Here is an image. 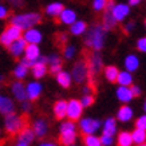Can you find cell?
Returning a JSON list of instances; mask_svg holds the SVG:
<instances>
[{"mask_svg": "<svg viewBox=\"0 0 146 146\" xmlns=\"http://www.w3.org/2000/svg\"><path fill=\"white\" fill-rule=\"evenodd\" d=\"M102 24H94L84 34V44L93 51H101L106 44L107 34Z\"/></svg>", "mask_w": 146, "mask_h": 146, "instance_id": "1", "label": "cell"}, {"mask_svg": "<svg viewBox=\"0 0 146 146\" xmlns=\"http://www.w3.org/2000/svg\"><path fill=\"white\" fill-rule=\"evenodd\" d=\"M42 22V15L38 12H26V13H19V15H13L9 19V24L22 28L23 31H26L28 28L35 27Z\"/></svg>", "mask_w": 146, "mask_h": 146, "instance_id": "2", "label": "cell"}, {"mask_svg": "<svg viewBox=\"0 0 146 146\" xmlns=\"http://www.w3.org/2000/svg\"><path fill=\"white\" fill-rule=\"evenodd\" d=\"M76 139V125L75 121H64L59 126V141L63 146L75 143Z\"/></svg>", "mask_w": 146, "mask_h": 146, "instance_id": "3", "label": "cell"}, {"mask_svg": "<svg viewBox=\"0 0 146 146\" xmlns=\"http://www.w3.org/2000/svg\"><path fill=\"white\" fill-rule=\"evenodd\" d=\"M4 130L8 134L13 135V134H19L23 129L26 127L24 125V119H23L22 115H18L16 113H12V114L4 115Z\"/></svg>", "mask_w": 146, "mask_h": 146, "instance_id": "4", "label": "cell"}, {"mask_svg": "<svg viewBox=\"0 0 146 146\" xmlns=\"http://www.w3.org/2000/svg\"><path fill=\"white\" fill-rule=\"evenodd\" d=\"M71 75H72V80H74L75 83H78V84L84 83V82L91 76L87 60L80 59V60L75 62V64H74L72 68H71Z\"/></svg>", "mask_w": 146, "mask_h": 146, "instance_id": "5", "label": "cell"}, {"mask_svg": "<svg viewBox=\"0 0 146 146\" xmlns=\"http://www.w3.org/2000/svg\"><path fill=\"white\" fill-rule=\"evenodd\" d=\"M23 32L24 31H23L22 28L13 26V24H9V26L5 27L4 30H3V32H1V35H0V43L8 48L15 40H18L19 38H22Z\"/></svg>", "mask_w": 146, "mask_h": 146, "instance_id": "6", "label": "cell"}, {"mask_svg": "<svg viewBox=\"0 0 146 146\" xmlns=\"http://www.w3.org/2000/svg\"><path fill=\"white\" fill-rule=\"evenodd\" d=\"M102 122L99 119L95 118H80L79 119V129L80 131L84 135H89V134H95L101 129Z\"/></svg>", "mask_w": 146, "mask_h": 146, "instance_id": "7", "label": "cell"}, {"mask_svg": "<svg viewBox=\"0 0 146 146\" xmlns=\"http://www.w3.org/2000/svg\"><path fill=\"white\" fill-rule=\"evenodd\" d=\"M83 105L79 99H70L67 106V118L71 121H79L83 114Z\"/></svg>", "mask_w": 146, "mask_h": 146, "instance_id": "8", "label": "cell"}, {"mask_svg": "<svg viewBox=\"0 0 146 146\" xmlns=\"http://www.w3.org/2000/svg\"><path fill=\"white\" fill-rule=\"evenodd\" d=\"M87 63H89L91 76H95L98 72H101V70L103 68V59L99 51H94L93 54H90V56L87 58Z\"/></svg>", "mask_w": 146, "mask_h": 146, "instance_id": "9", "label": "cell"}, {"mask_svg": "<svg viewBox=\"0 0 146 146\" xmlns=\"http://www.w3.org/2000/svg\"><path fill=\"white\" fill-rule=\"evenodd\" d=\"M11 94H12V97L15 98L16 101L20 102V103L28 99V95H27V86H24L19 79L11 83Z\"/></svg>", "mask_w": 146, "mask_h": 146, "instance_id": "10", "label": "cell"}, {"mask_svg": "<svg viewBox=\"0 0 146 146\" xmlns=\"http://www.w3.org/2000/svg\"><path fill=\"white\" fill-rule=\"evenodd\" d=\"M27 46H28L27 40L22 36V38H19L18 40H15L12 44L9 46L8 51H9V54H11L13 58H20L22 55H24V52H26Z\"/></svg>", "mask_w": 146, "mask_h": 146, "instance_id": "11", "label": "cell"}, {"mask_svg": "<svg viewBox=\"0 0 146 146\" xmlns=\"http://www.w3.org/2000/svg\"><path fill=\"white\" fill-rule=\"evenodd\" d=\"M32 129L38 138H44L48 133V122L43 117H38L32 122Z\"/></svg>", "mask_w": 146, "mask_h": 146, "instance_id": "12", "label": "cell"}, {"mask_svg": "<svg viewBox=\"0 0 146 146\" xmlns=\"http://www.w3.org/2000/svg\"><path fill=\"white\" fill-rule=\"evenodd\" d=\"M23 38L27 40L28 44H39L43 40V34H42L39 28L32 27V28H28V30L23 32Z\"/></svg>", "mask_w": 146, "mask_h": 146, "instance_id": "13", "label": "cell"}, {"mask_svg": "<svg viewBox=\"0 0 146 146\" xmlns=\"http://www.w3.org/2000/svg\"><path fill=\"white\" fill-rule=\"evenodd\" d=\"M111 12L114 15V18L119 22H125L130 15V5L125 4V3H118L114 5V8L111 9Z\"/></svg>", "mask_w": 146, "mask_h": 146, "instance_id": "14", "label": "cell"}, {"mask_svg": "<svg viewBox=\"0 0 146 146\" xmlns=\"http://www.w3.org/2000/svg\"><path fill=\"white\" fill-rule=\"evenodd\" d=\"M115 95H117V99L123 103V105H127L130 101H133L134 94L131 91V87L130 86H119L117 91H115Z\"/></svg>", "mask_w": 146, "mask_h": 146, "instance_id": "15", "label": "cell"}, {"mask_svg": "<svg viewBox=\"0 0 146 146\" xmlns=\"http://www.w3.org/2000/svg\"><path fill=\"white\" fill-rule=\"evenodd\" d=\"M42 91H43V86L38 80H32L27 83V95L30 101H36L42 95Z\"/></svg>", "mask_w": 146, "mask_h": 146, "instance_id": "16", "label": "cell"}, {"mask_svg": "<svg viewBox=\"0 0 146 146\" xmlns=\"http://www.w3.org/2000/svg\"><path fill=\"white\" fill-rule=\"evenodd\" d=\"M0 113L3 115H8L15 113V102L8 95H0Z\"/></svg>", "mask_w": 146, "mask_h": 146, "instance_id": "17", "label": "cell"}, {"mask_svg": "<svg viewBox=\"0 0 146 146\" xmlns=\"http://www.w3.org/2000/svg\"><path fill=\"white\" fill-rule=\"evenodd\" d=\"M47 58H48V70H50V72L54 74V75L59 74V72L62 71V59H60V56H59L58 54L52 52V54H50Z\"/></svg>", "mask_w": 146, "mask_h": 146, "instance_id": "18", "label": "cell"}, {"mask_svg": "<svg viewBox=\"0 0 146 146\" xmlns=\"http://www.w3.org/2000/svg\"><path fill=\"white\" fill-rule=\"evenodd\" d=\"M67 106H68V102L63 101V99H59L54 103L52 107V113L55 115L56 119H63V118H67Z\"/></svg>", "mask_w": 146, "mask_h": 146, "instance_id": "19", "label": "cell"}, {"mask_svg": "<svg viewBox=\"0 0 146 146\" xmlns=\"http://www.w3.org/2000/svg\"><path fill=\"white\" fill-rule=\"evenodd\" d=\"M63 9H64V7H63V4L60 1H52V3L46 5L44 13L47 16H50V18H59Z\"/></svg>", "mask_w": 146, "mask_h": 146, "instance_id": "20", "label": "cell"}, {"mask_svg": "<svg viewBox=\"0 0 146 146\" xmlns=\"http://www.w3.org/2000/svg\"><path fill=\"white\" fill-rule=\"evenodd\" d=\"M117 23L118 20L114 18V15L111 11H107L105 9V12H103V16H102V26L103 28L106 30V31H110V30H114L115 27H117Z\"/></svg>", "mask_w": 146, "mask_h": 146, "instance_id": "21", "label": "cell"}, {"mask_svg": "<svg viewBox=\"0 0 146 146\" xmlns=\"http://www.w3.org/2000/svg\"><path fill=\"white\" fill-rule=\"evenodd\" d=\"M78 19H76V12L72 8H64L59 16V22L62 24H66V26H71L74 24Z\"/></svg>", "mask_w": 146, "mask_h": 146, "instance_id": "22", "label": "cell"}, {"mask_svg": "<svg viewBox=\"0 0 146 146\" xmlns=\"http://www.w3.org/2000/svg\"><path fill=\"white\" fill-rule=\"evenodd\" d=\"M133 115H134V111L131 107L127 106V105H122L119 107V110L117 111V119L119 121V122L126 123V122L133 119Z\"/></svg>", "mask_w": 146, "mask_h": 146, "instance_id": "23", "label": "cell"}, {"mask_svg": "<svg viewBox=\"0 0 146 146\" xmlns=\"http://www.w3.org/2000/svg\"><path fill=\"white\" fill-rule=\"evenodd\" d=\"M123 64H125V68L130 72H134L139 68V58L135 55V54H129L126 55L123 60Z\"/></svg>", "mask_w": 146, "mask_h": 146, "instance_id": "24", "label": "cell"}, {"mask_svg": "<svg viewBox=\"0 0 146 146\" xmlns=\"http://www.w3.org/2000/svg\"><path fill=\"white\" fill-rule=\"evenodd\" d=\"M117 121L118 119H115L113 117L106 118L105 122H103V125H102V133L110 134V135H115L117 130H118V127H117Z\"/></svg>", "mask_w": 146, "mask_h": 146, "instance_id": "25", "label": "cell"}, {"mask_svg": "<svg viewBox=\"0 0 146 146\" xmlns=\"http://www.w3.org/2000/svg\"><path fill=\"white\" fill-rule=\"evenodd\" d=\"M87 30H89V28H87V23L84 22V20H76L74 24L70 26V32L74 36L84 35Z\"/></svg>", "mask_w": 146, "mask_h": 146, "instance_id": "26", "label": "cell"}, {"mask_svg": "<svg viewBox=\"0 0 146 146\" xmlns=\"http://www.w3.org/2000/svg\"><path fill=\"white\" fill-rule=\"evenodd\" d=\"M56 82L60 87L68 89L71 86V82H72V75H71V72H67V71L62 70L59 74H56Z\"/></svg>", "mask_w": 146, "mask_h": 146, "instance_id": "27", "label": "cell"}, {"mask_svg": "<svg viewBox=\"0 0 146 146\" xmlns=\"http://www.w3.org/2000/svg\"><path fill=\"white\" fill-rule=\"evenodd\" d=\"M35 137H36V134H35V131H34V129L32 127H24L22 131L18 134V141L26 142V143L30 145V143L35 139Z\"/></svg>", "mask_w": 146, "mask_h": 146, "instance_id": "28", "label": "cell"}, {"mask_svg": "<svg viewBox=\"0 0 146 146\" xmlns=\"http://www.w3.org/2000/svg\"><path fill=\"white\" fill-rule=\"evenodd\" d=\"M117 143H118V146H133V143H134L133 134L129 133V131H121V133H118Z\"/></svg>", "mask_w": 146, "mask_h": 146, "instance_id": "29", "label": "cell"}, {"mask_svg": "<svg viewBox=\"0 0 146 146\" xmlns=\"http://www.w3.org/2000/svg\"><path fill=\"white\" fill-rule=\"evenodd\" d=\"M40 48L39 44H28L26 48V52H24V58H27L28 60H35L40 56Z\"/></svg>", "mask_w": 146, "mask_h": 146, "instance_id": "30", "label": "cell"}, {"mask_svg": "<svg viewBox=\"0 0 146 146\" xmlns=\"http://www.w3.org/2000/svg\"><path fill=\"white\" fill-rule=\"evenodd\" d=\"M117 83L119 86H131L133 84V72H130L127 70L121 71L118 79H117Z\"/></svg>", "mask_w": 146, "mask_h": 146, "instance_id": "31", "label": "cell"}, {"mask_svg": "<svg viewBox=\"0 0 146 146\" xmlns=\"http://www.w3.org/2000/svg\"><path fill=\"white\" fill-rule=\"evenodd\" d=\"M12 75L16 78V79H19V80H22V79H24L27 75H28V67L27 66H24L22 62L20 63H18L16 66L13 67V70H12Z\"/></svg>", "mask_w": 146, "mask_h": 146, "instance_id": "32", "label": "cell"}, {"mask_svg": "<svg viewBox=\"0 0 146 146\" xmlns=\"http://www.w3.org/2000/svg\"><path fill=\"white\" fill-rule=\"evenodd\" d=\"M119 72H121V71L118 70L115 66H106V67H105V78H106L109 82H111V83L117 82Z\"/></svg>", "mask_w": 146, "mask_h": 146, "instance_id": "33", "label": "cell"}, {"mask_svg": "<svg viewBox=\"0 0 146 146\" xmlns=\"http://www.w3.org/2000/svg\"><path fill=\"white\" fill-rule=\"evenodd\" d=\"M31 72L35 79H42L47 74V64H36L31 68Z\"/></svg>", "mask_w": 146, "mask_h": 146, "instance_id": "34", "label": "cell"}, {"mask_svg": "<svg viewBox=\"0 0 146 146\" xmlns=\"http://www.w3.org/2000/svg\"><path fill=\"white\" fill-rule=\"evenodd\" d=\"M84 146H103L101 141V137H97L95 134H89V135H84L83 139Z\"/></svg>", "mask_w": 146, "mask_h": 146, "instance_id": "35", "label": "cell"}, {"mask_svg": "<svg viewBox=\"0 0 146 146\" xmlns=\"http://www.w3.org/2000/svg\"><path fill=\"white\" fill-rule=\"evenodd\" d=\"M131 134H133V139H134V143H135V145H139V143L146 142V130L135 127V130H134Z\"/></svg>", "mask_w": 146, "mask_h": 146, "instance_id": "36", "label": "cell"}, {"mask_svg": "<svg viewBox=\"0 0 146 146\" xmlns=\"http://www.w3.org/2000/svg\"><path fill=\"white\" fill-rule=\"evenodd\" d=\"M76 55V47L72 44H66L64 46V48H63V56H64V59H67V60H70V59H72V58Z\"/></svg>", "mask_w": 146, "mask_h": 146, "instance_id": "37", "label": "cell"}, {"mask_svg": "<svg viewBox=\"0 0 146 146\" xmlns=\"http://www.w3.org/2000/svg\"><path fill=\"white\" fill-rule=\"evenodd\" d=\"M107 3H109V0H93V9L94 11H97V12H102V11H105L107 7Z\"/></svg>", "mask_w": 146, "mask_h": 146, "instance_id": "38", "label": "cell"}, {"mask_svg": "<svg viewBox=\"0 0 146 146\" xmlns=\"http://www.w3.org/2000/svg\"><path fill=\"white\" fill-rule=\"evenodd\" d=\"M101 141H102V145H103V146H113V143H114L115 139H114V135H110V134L102 133Z\"/></svg>", "mask_w": 146, "mask_h": 146, "instance_id": "39", "label": "cell"}, {"mask_svg": "<svg viewBox=\"0 0 146 146\" xmlns=\"http://www.w3.org/2000/svg\"><path fill=\"white\" fill-rule=\"evenodd\" d=\"M80 102H82L83 107H90V106H91V105L94 103V95H93V94H87V95H83V97L80 98Z\"/></svg>", "mask_w": 146, "mask_h": 146, "instance_id": "40", "label": "cell"}, {"mask_svg": "<svg viewBox=\"0 0 146 146\" xmlns=\"http://www.w3.org/2000/svg\"><path fill=\"white\" fill-rule=\"evenodd\" d=\"M137 50L139 51V52H143L146 54V36H142V38H139V39L137 40Z\"/></svg>", "mask_w": 146, "mask_h": 146, "instance_id": "41", "label": "cell"}, {"mask_svg": "<svg viewBox=\"0 0 146 146\" xmlns=\"http://www.w3.org/2000/svg\"><path fill=\"white\" fill-rule=\"evenodd\" d=\"M135 127L146 130V113L141 117H138V119H135Z\"/></svg>", "mask_w": 146, "mask_h": 146, "instance_id": "42", "label": "cell"}, {"mask_svg": "<svg viewBox=\"0 0 146 146\" xmlns=\"http://www.w3.org/2000/svg\"><path fill=\"white\" fill-rule=\"evenodd\" d=\"M135 26H137V23L134 22V20L125 23V27H123V28H125V32H126V34H130V32H131L134 28H135Z\"/></svg>", "mask_w": 146, "mask_h": 146, "instance_id": "43", "label": "cell"}, {"mask_svg": "<svg viewBox=\"0 0 146 146\" xmlns=\"http://www.w3.org/2000/svg\"><path fill=\"white\" fill-rule=\"evenodd\" d=\"M22 110L24 111V113L31 111V102H30V99H27V101L22 102Z\"/></svg>", "mask_w": 146, "mask_h": 146, "instance_id": "44", "label": "cell"}, {"mask_svg": "<svg viewBox=\"0 0 146 146\" xmlns=\"http://www.w3.org/2000/svg\"><path fill=\"white\" fill-rule=\"evenodd\" d=\"M7 16H8V9H7V7L4 4H1L0 5V19L4 20Z\"/></svg>", "mask_w": 146, "mask_h": 146, "instance_id": "45", "label": "cell"}, {"mask_svg": "<svg viewBox=\"0 0 146 146\" xmlns=\"http://www.w3.org/2000/svg\"><path fill=\"white\" fill-rule=\"evenodd\" d=\"M130 87H131V91H133L134 97H139V95H141V94H142V90H141V87H139V86H137V84H131Z\"/></svg>", "mask_w": 146, "mask_h": 146, "instance_id": "46", "label": "cell"}, {"mask_svg": "<svg viewBox=\"0 0 146 146\" xmlns=\"http://www.w3.org/2000/svg\"><path fill=\"white\" fill-rule=\"evenodd\" d=\"M82 93H83V95H87V94H93V86H91V84H86V86H83V89H82Z\"/></svg>", "mask_w": 146, "mask_h": 146, "instance_id": "47", "label": "cell"}, {"mask_svg": "<svg viewBox=\"0 0 146 146\" xmlns=\"http://www.w3.org/2000/svg\"><path fill=\"white\" fill-rule=\"evenodd\" d=\"M9 4L12 5V7H15V8H20L23 5V0H8Z\"/></svg>", "mask_w": 146, "mask_h": 146, "instance_id": "48", "label": "cell"}, {"mask_svg": "<svg viewBox=\"0 0 146 146\" xmlns=\"http://www.w3.org/2000/svg\"><path fill=\"white\" fill-rule=\"evenodd\" d=\"M38 146H58V143H55L54 141H43L40 142Z\"/></svg>", "mask_w": 146, "mask_h": 146, "instance_id": "49", "label": "cell"}, {"mask_svg": "<svg viewBox=\"0 0 146 146\" xmlns=\"http://www.w3.org/2000/svg\"><path fill=\"white\" fill-rule=\"evenodd\" d=\"M59 42H60L62 44H66V42H67V35L66 34H60V35H59Z\"/></svg>", "mask_w": 146, "mask_h": 146, "instance_id": "50", "label": "cell"}, {"mask_svg": "<svg viewBox=\"0 0 146 146\" xmlns=\"http://www.w3.org/2000/svg\"><path fill=\"white\" fill-rule=\"evenodd\" d=\"M141 1H142V0H127V4L130 5V7H131V5L134 7V5H138Z\"/></svg>", "mask_w": 146, "mask_h": 146, "instance_id": "51", "label": "cell"}, {"mask_svg": "<svg viewBox=\"0 0 146 146\" xmlns=\"http://www.w3.org/2000/svg\"><path fill=\"white\" fill-rule=\"evenodd\" d=\"M15 146H28V143H26V142H20V141H18V143Z\"/></svg>", "mask_w": 146, "mask_h": 146, "instance_id": "52", "label": "cell"}, {"mask_svg": "<svg viewBox=\"0 0 146 146\" xmlns=\"http://www.w3.org/2000/svg\"><path fill=\"white\" fill-rule=\"evenodd\" d=\"M143 111L146 113V99H145V102H143Z\"/></svg>", "mask_w": 146, "mask_h": 146, "instance_id": "53", "label": "cell"}, {"mask_svg": "<svg viewBox=\"0 0 146 146\" xmlns=\"http://www.w3.org/2000/svg\"><path fill=\"white\" fill-rule=\"evenodd\" d=\"M137 146H146V142H143V143H139V145H137Z\"/></svg>", "mask_w": 146, "mask_h": 146, "instance_id": "54", "label": "cell"}, {"mask_svg": "<svg viewBox=\"0 0 146 146\" xmlns=\"http://www.w3.org/2000/svg\"><path fill=\"white\" fill-rule=\"evenodd\" d=\"M145 28H146V19H145Z\"/></svg>", "mask_w": 146, "mask_h": 146, "instance_id": "55", "label": "cell"}, {"mask_svg": "<svg viewBox=\"0 0 146 146\" xmlns=\"http://www.w3.org/2000/svg\"><path fill=\"white\" fill-rule=\"evenodd\" d=\"M68 146H75V145H74V143H72V145H68Z\"/></svg>", "mask_w": 146, "mask_h": 146, "instance_id": "56", "label": "cell"}]
</instances>
